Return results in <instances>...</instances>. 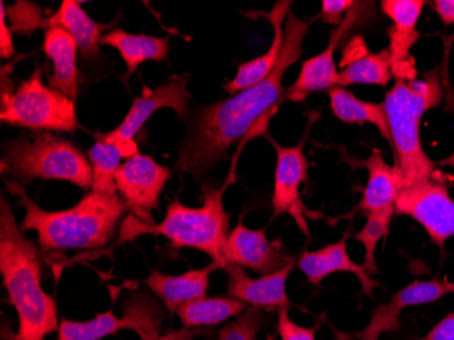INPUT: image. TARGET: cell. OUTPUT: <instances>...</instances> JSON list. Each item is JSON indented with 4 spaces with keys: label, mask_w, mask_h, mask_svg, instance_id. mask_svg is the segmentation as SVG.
I'll return each instance as SVG.
<instances>
[{
    "label": "cell",
    "mask_w": 454,
    "mask_h": 340,
    "mask_svg": "<svg viewBox=\"0 0 454 340\" xmlns=\"http://www.w3.org/2000/svg\"><path fill=\"white\" fill-rule=\"evenodd\" d=\"M310 22L301 20L293 12L285 24V47L279 61L267 78L231 99L203 107L196 115L190 134L178 147L176 169L178 172L199 176L210 172L227 157L229 148L267 119L278 99L285 94L283 76L302 55L303 40Z\"/></svg>",
    "instance_id": "6da1fadb"
},
{
    "label": "cell",
    "mask_w": 454,
    "mask_h": 340,
    "mask_svg": "<svg viewBox=\"0 0 454 340\" xmlns=\"http://www.w3.org/2000/svg\"><path fill=\"white\" fill-rule=\"evenodd\" d=\"M0 273L17 312L15 340H44L59 331L55 300L41 285L40 250L25 239L4 198L0 203Z\"/></svg>",
    "instance_id": "7a4b0ae2"
},
{
    "label": "cell",
    "mask_w": 454,
    "mask_h": 340,
    "mask_svg": "<svg viewBox=\"0 0 454 340\" xmlns=\"http://www.w3.org/2000/svg\"><path fill=\"white\" fill-rule=\"evenodd\" d=\"M7 188L27 211L20 229L37 232L38 244L44 250L106 247L129 210L121 196L91 191L71 209L47 211L35 203L17 181H7Z\"/></svg>",
    "instance_id": "3957f363"
},
{
    "label": "cell",
    "mask_w": 454,
    "mask_h": 340,
    "mask_svg": "<svg viewBox=\"0 0 454 340\" xmlns=\"http://www.w3.org/2000/svg\"><path fill=\"white\" fill-rule=\"evenodd\" d=\"M233 180L231 170L223 186L204 188V202L200 207H188L178 201L173 202L160 224H145L131 214L120 227L119 245L147 234L163 236L175 248H192L207 253L213 262L224 270L223 248L229 237L231 218L224 210L223 196Z\"/></svg>",
    "instance_id": "277c9868"
},
{
    "label": "cell",
    "mask_w": 454,
    "mask_h": 340,
    "mask_svg": "<svg viewBox=\"0 0 454 340\" xmlns=\"http://www.w3.org/2000/svg\"><path fill=\"white\" fill-rule=\"evenodd\" d=\"M443 99L437 71L411 82L397 81L385 96V114L389 124L392 150L402 170L404 186L434 178L435 163L426 154L420 140V122L428 109Z\"/></svg>",
    "instance_id": "5b68a950"
},
{
    "label": "cell",
    "mask_w": 454,
    "mask_h": 340,
    "mask_svg": "<svg viewBox=\"0 0 454 340\" xmlns=\"http://www.w3.org/2000/svg\"><path fill=\"white\" fill-rule=\"evenodd\" d=\"M2 173L20 181L63 180L93 188V168L73 143L48 132L10 142L2 158Z\"/></svg>",
    "instance_id": "8992f818"
},
{
    "label": "cell",
    "mask_w": 454,
    "mask_h": 340,
    "mask_svg": "<svg viewBox=\"0 0 454 340\" xmlns=\"http://www.w3.org/2000/svg\"><path fill=\"white\" fill-rule=\"evenodd\" d=\"M2 122L30 130L73 132L78 129L75 101L43 82V70L20 82L15 91H2Z\"/></svg>",
    "instance_id": "52a82bcc"
},
{
    "label": "cell",
    "mask_w": 454,
    "mask_h": 340,
    "mask_svg": "<svg viewBox=\"0 0 454 340\" xmlns=\"http://www.w3.org/2000/svg\"><path fill=\"white\" fill-rule=\"evenodd\" d=\"M395 214L422 225L437 247H445L454 237V201L448 186L434 178L404 186L395 203Z\"/></svg>",
    "instance_id": "ba28073f"
},
{
    "label": "cell",
    "mask_w": 454,
    "mask_h": 340,
    "mask_svg": "<svg viewBox=\"0 0 454 340\" xmlns=\"http://www.w3.org/2000/svg\"><path fill=\"white\" fill-rule=\"evenodd\" d=\"M162 320L157 306L146 298H135L121 317L114 312L97 314L91 320L73 321L63 319L58 331V340H101L127 329L142 340H160Z\"/></svg>",
    "instance_id": "9c48e42d"
},
{
    "label": "cell",
    "mask_w": 454,
    "mask_h": 340,
    "mask_svg": "<svg viewBox=\"0 0 454 340\" xmlns=\"http://www.w3.org/2000/svg\"><path fill=\"white\" fill-rule=\"evenodd\" d=\"M373 9L372 2H356L353 9L347 12L343 22L333 30L326 50L320 55L303 61L300 75L286 93L288 99H292L293 102H303L310 94L328 91L338 86L339 73L335 63V51L349 33L356 28L366 24L373 15Z\"/></svg>",
    "instance_id": "30bf717a"
},
{
    "label": "cell",
    "mask_w": 454,
    "mask_h": 340,
    "mask_svg": "<svg viewBox=\"0 0 454 340\" xmlns=\"http://www.w3.org/2000/svg\"><path fill=\"white\" fill-rule=\"evenodd\" d=\"M172 176L167 166L155 162L150 155L137 154L121 163L116 173L117 193L129 204L132 216L152 224L150 212L157 209L160 194Z\"/></svg>",
    "instance_id": "8fae6325"
},
{
    "label": "cell",
    "mask_w": 454,
    "mask_h": 340,
    "mask_svg": "<svg viewBox=\"0 0 454 340\" xmlns=\"http://www.w3.org/2000/svg\"><path fill=\"white\" fill-rule=\"evenodd\" d=\"M191 93L187 88V78L175 75L158 88H143L142 96L134 99L126 119L114 131L97 135L104 142H129L146 124L147 120L162 108H170L181 117L187 119Z\"/></svg>",
    "instance_id": "7c38bea8"
},
{
    "label": "cell",
    "mask_w": 454,
    "mask_h": 340,
    "mask_svg": "<svg viewBox=\"0 0 454 340\" xmlns=\"http://www.w3.org/2000/svg\"><path fill=\"white\" fill-rule=\"evenodd\" d=\"M268 140L274 146L277 152V169H275L274 195L272 206L275 216L288 214L293 217L303 234L309 237V226L306 216L309 210L301 198L300 188L308 178L309 163L305 155V142L297 146L286 147L275 142L271 138Z\"/></svg>",
    "instance_id": "4fadbf2b"
},
{
    "label": "cell",
    "mask_w": 454,
    "mask_h": 340,
    "mask_svg": "<svg viewBox=\"0 0 454 340\" xmlns=\"http://www.w3.org/2000/svg\"><path fill=\"white\" fill-rule=\"evenodd\" d=\"M294 260L283 249L282 240L271 241L264 230L249 229L242 221L229 233L223 248L224 268L239 265L262 275L277 273Z\"/></svg>",
    "instance_id": "5bb4252c"
},
{
    "label": "cell",
    "mask_w": 454,
    "mask_h": 340,
    "mask_svg": "<svg viewBox=\"0 0 454 340\" xmlns=\"http://www.w3.org/2000/svg\"><path fill=\"white\" fill-rule=\"evenodd\" d=\"M449 294L446 282L440 281H417L397 291L392 300L379 306L372 313L369 324L354 336L359 340H380L382 335L396 332L400 328V316L408 306L435 303Z\"/></svg>",
    "instance_id": "9a60e30c"
},
{
    "label": "cell",
    "mask_w": 454,
    "mask_h": 340,
    "mask_svg": "<svg viewBox=\"0 0 454 340\" xmlns=\"http://www.w3.org/2000/svg\"><path fill=\"white\" fill-rule=\"evenodd\" d=\"M295 263L283 267L277 273H267L260 278H251L239 265H227V296L242 301L247 305L259 309L290 308V300L286 293L288 276L292 273Z\"/></svg>",
    "instance_id": "2e32d148"
},
{
    "label": "cell",
    "mask_w": 454,
    "mask_h": 340,
    "mask_svg": "<svg viewBox=\"0 0 454 340\" xmlns=\"http://www.w3.org/2000/svg\"><path fill=\"white\" fill-rule=\"evenodd\" d=\"M347 237L348 234L346 233L338 242L326 245L318 250H305L298 260V268L305 273L309 283L317 288L331 273H353L358 278L364 294L373 297V290L379 283L364 270V265H356L351 260L347 250Z\"/></svg>",
    "instance_id": "e0dca14e"
},
{
    "label": "cell",
    "mask_w": 454,
    "mask_h": 340,
    "mask_svg": "<svg viewBox=\"0 0 454 340\" xmlns=\"http://www.w3.org/2000/svg\"><path fill=\"white\" fill-rule=\"evenodd\" d=\"M292 4V2H278V4H275L274 9L265 14V17L268 18L272 28H274L271 47L260 58L247 61L244 65L239 66L236 76L223 86L227 93L234 96V94L239 93L245 89L252 88L254 84L262 82V79L267 78L277 67L280 53H282L283 47H285V20H287V15L290 14Z\"/></svg>",
    "instance_id": "ac0fdd59"
},
{
    "label": "cell",
    "mask_w": 454,
    "mask_h": 340,
    "mask_svg": "<svg viewBox=\"0 0 454 340\" xmlns=\"http://www.w3.org/2000/svg\"><path fill=\"white\" fill-rule=\"evenodd\" d=\"M218 268H221L218 263L213 262L207 267L190 270L181 275H163L154 271L145 283L167 309L176 313L184 304L206 297L210 286L211 273Z\"/></svg>",
    "instance_id": "d6986e66"
},
{
    "label": "cell",
    "mask_w": 454,
    "mask_h": 340,
    "mask_svg": "<svg viewBox=\"0 0 454 340\" xmlns=\"http://www.w3.org/2000/svg\"><path fill=\"white\" fill-rule=\"evenodd\" d=\"M367 184L358 210L366 212L395 209L397 196L404 188V178L396 165L385 162L382 153L374 150L366 161Z\"/></svg>",
    "instance_id": "ffe728a7"
},
{
    "label": "cell",
    "mask_w": 454,
    "mask_h": 340,
    "mask_svg": "<svg viewBox=\"0 0 454 340\" xmlns=\"http://www.w3.org/2000/svg\"><path fill=\"white\" fill-rule=\"evenodd\" d=\"M43 48L53 63L51 88L75 101L78 94L76 53L79 51L75 38L63 28H48Z\"/></svg>",
    "instance_id": "44dd1931"
},
{
    "label": "cell",
    "mask_w": 454,
    "mask_h": 340,
    "mask_svg": "<svg viewBox=\"0 0 454 340\" xmlns=\"http://www.w3.org/2000/svg\"><path fill=\"white\" fill-rule=\"evenodd\" d=\"M101 45H109L120 53L127 66L126 78H129L146 61L167 60L170 48L169 38L132 35L121 29L104 35Z\"/></svg>",
    "instance_id": "7402d4cb"
},
{
    "label": "cell",
    "mask_w": 454,
    "mask_h": 340,
    "mask_svg": "<svg viewBox=\"0 0 454 340\" xmlns=\"http://www.w3.org/2000/svg\"><path fill=\"white\" fill-rule=\"evenodd\" d=\"M44 25L48 28H63L67 30L78 44L81 55L86 59H94L99 55V45L104 36L102 32L106 25L98 24L82 9L79 2L63 0L58 12L48 18Z\"/></svg>",
    "instance_id": "603a6c76"
},
{
    "label": "cell",
    "mask_w": 454,
    "mask_h": 340,
    "mask_svg": "<svg viewBox=\"0 0 454 340\" xmlns=\"http://www.w3.org/2000/svg\"><path fill=\"white\" fill-rule=\"evenodd\" d=\"M329 102L333 115L340 122L347 124H372L379 130L381 137L392 146L390 139L389 124H387V114L384 105L376 102H367L354 96L346 88H336L328 91Z\"/></svg>",
    "instance_id": "cb8c5ba5"
},
{
    "label": "cell",
    "mask_w": 454,
    "mask_h": 340,
    "mask_svg": "<svg viewBox=\"0 0 454 340\" xmlns=\"http://www.w3.org/2000/svg\"><path fill=\"white\" fill-rule=\"evenodd\" d=\"M247 304L231 297H201L184 304L176 311L187 328L210 327L224 323L247 311Z\"/></svg>",
    "instance_id": "d4e9b609"
},
{
    "label": "cell",
    "mask_w": 454,
    "mask_h": 340,
    "mask_svg": "<svg viewBox=\"0 0 454 340\" xmlns=\"http://www.w3.org/2000/svg\"><path fill=\"white\" fill-rule=\"evenodd\" d=\"M394 76L389 51L379 53L364 52V55L349 61L339 73L338 86L346 88L349 84H379L387 86Z\"/></svg>",
    "instance_id": "484cf974"
},
{
    "label": "cell",
    "mask_w": 454,
    "mask_h": 340,
    "mask_svg": "<svg viewBox=\"0 0 454 340\" xmlns=\"http://www.w3.org/2000/svg\"><path fill=\"white\" fill-rule=\"evenodd\" d=\"M124 160L121 150L114 143L97 140L89 150L93 168V193L117 195L116 173Z\"/></svg>",
    "instance_id": "4316f807"
},
{
    "label": "cell",
    "mask_w": 454,
    "mask_h": 340,
    "mask_svg": "<svg viewBox=\"0 0 454 340\" xmlns=\"http://www.w3.org/2000/svg\"><path fill=\"white\" fill-rule=\"evenodd\" d=\"M394 216L395 209L367 212L366 224L356 234H354V239L364 245V260L362 265L372 276L379 273L376 262L377 245L384 237H387V232H389L390 221H392Z\"/></svg>",
    "instance_id": "83f0119b"
},
{
    "label": "cell",
    "mask_w": 454,
    "mask_h": 340,
    "mask_svg": "<svg viewBox=\"0 0 454 340\" xmlns=\"http://www.w3.org/2000/svg\"><path fill=\"white\" fill-rule=\"evenodd\" d=\"M389 47L387 51L390 53L392 60V71L396 76L397 81H407L411 78V48L414 47L415 43L419 40L420 33L417 28L394 27L390 28Z\"/></svg>",
    "instance_id": "f1b7e54d"
},
{
    "label": "cell",
    "mask_w": 454,
    "mask_h": 340,
    "mask_svg": "<svg viewBox=\"0 0 454 340\" xmlns=\"http://www.w3.org/2000/svg\"><path fill=\"white\" fill-rule=\"evenodd\" d=\"M262 309L247 308L237 317V320L227 323L219 331V340H256L262 326Z\"/></svg>",
    "instance_id": "f546056e"
},
{
    "label": "cell",
    "mask_w": 454,
    "mask_h": 340,
    "mask_svg": "<svg viewBox=\"0 0 454 340\" xmlns=\"http://www.w3.org/2000/svg\"><path fill=\"white\" fill-rule=\"evenodd\" d=\"M425 4L422 0H382L381 10L394 25L417 28Z\"/></svg>",
    "instance_id": "4dcf8cb0"
},
{
    "label": "cell",
    "mask_w": 454,
    "mask_h": 340,
    "mask_svg": "<svg viewBox=\"0 0 454 340\" xmlns=\"http://www.w3.org/2000/svg\"><path fill=\"white\" fill-rule=\"evenodd\" d=\"M10 20H12V27L17 32L30 33L41 28V12L35 4L18 2L15 6L10 7Z\"/></svg>",
    "instance_id": "1f68e13d"
},
{
    "label": "cell",
    "mask_w": 454,
    "mask_h": 340,
    "mask_svg": "<svg viewBox=\"0 0 454 340\" xmlns=\"http://www.w3.org/2000/svg\"><path fill=\"white\" fill-rule=\"evenodd\" d=\"M315 328L301 327L295 324L290 317L288 308L278 309V334L282 340H316Z\"/></svg>",
    "instance_id": "d6a6232c"
},
{
    "label": "cell",
    "mask_w": 454,
    "mask_h": 340,
    "mask_svg": "<svg viewBox=\"0 0 454 340\" xmlns=\"http://www.w3.org/2000/svg\"><path fill=\"white\" fill-rule=\"evenodd\" d=\"M354 4L353 0H324L321 2V18L325 24L339 27L343 22L344 12L347 14Z\"/></svg>",
    "instance_id": "836d02e7"
},
{
    "label": "cell",
    "mask_w": 454,
    "mask_h": 340,
    "mask_svg": "<svg viewBox=\"0 0 454 340\" xmlns=\"http://www.w3.org/2000/svg\"><path fill=\"white\" fill-rule=\"evenodd\" d=\"M419 340H454V312L443 317L427 335Z\"/></svg>",
    "instance_id": "e575fe53"
},
{
    "label": "cell",
    "mask_w": 454,
    "mask_h": 340,
    "mask_svg": "<svg viewBox=\"0 0 454 340\" xmlns=\"http://www.w3.org/2000/svg\"><path fill=\"white\" fill-rule=\"evenodd\" d=\"M0 14H2V20H0V56L2 59H10L14 55L15 48L12 44V32H10L9 27L6 24V6L4 2L0 4Z\"/></svg>",
    "instance_id": "d590c367"
},
{
    "label": "cell",
    "mask_w": 454,
    "mask_h": 340,
    "mask_svg": "<svg viewBox=\"0 0 454 340\" xmlns=\"http://www.w3.org/2000/svg\"><path fill=\"white\" fill-rule=\"evenodd\" d=\"M433 7L443 24H454V0H435Z\"/></svg>",
    "instance_id": "8d00e7d4"
},
{
    "label": "cell",
    "mask_w": 454,
    "mask_h": 340,
    "mask_svg": "<svg viewBox=\"0 0 454 340\" xmlns=\"http://www.w3.org/2000/svg\"><path fill=\"white\" fill-rule=\"evenodd\" d=\"M192 334L188 331L177 332V334H170L168 336L160 337V340H190Z\"/></svg>",
    "instance_id": "74e56055"
},
{
    "label": "cell",
    "mask_w": 454,
    "mask_h": 340,
    "mask_svg": "<svg viewBox=\"0 0 454 340\" xmlns=\"http://www.w3.org/2000/svg\"><path fill=\"white\" fill-rule=\"evenodd\" d=\"M446 289H448L449 293L454 294V282H446Z\"/></svg>",
    "instance_id": "f35d334b"
}]
</instances>
